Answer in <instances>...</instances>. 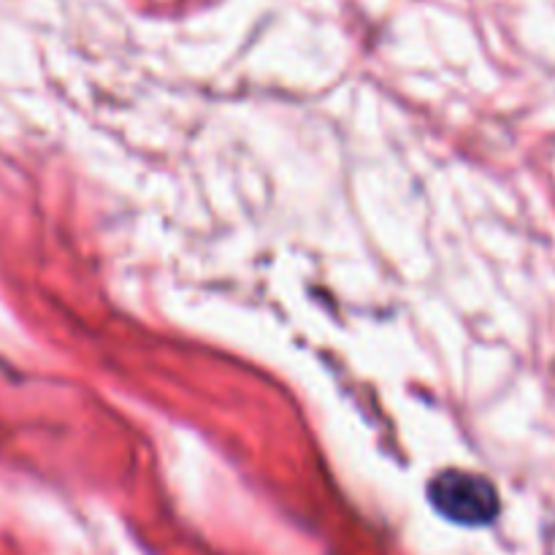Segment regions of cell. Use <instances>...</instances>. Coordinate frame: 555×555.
I'll return each instance as SVG.
<instances>
[{
  "mask_svg": "<svg viewBox=\"0 0 555 555\" xmlns=\"http://www.w3.org/2000/svg\"><path fill=\"white\" fill-rule=\"evenodd\" d=\"M434 509L459 526H488L496 520L502 502L488 477L475 472H442L428 486Z\"/></svg>",
  "mask_w": 555,
  "mask_h": 555,
  "instance_id": "6da1fadb",
  "label": "cell"
}]
</instances>
